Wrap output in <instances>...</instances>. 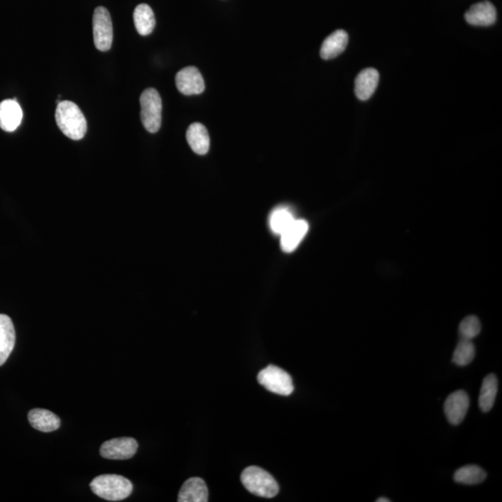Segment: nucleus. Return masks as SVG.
Returning <instances> with one entry per match:
<instances>
[{
  "mask_svg": "<svg viewBox=\"0 0 502 502\" xmlns=\"http://www.w3.org/2000/svg\"><path fill=\"white\" fill-rule=\"evenodd\" d=\"M243 486L248 491L258 497L271 498L279 491L278 482L268 471L257 466L246 468L241 474Z\"/></svg>",
  "mask_w": 502,
  "mask_h": 502,
  "instance_id": "3",
  "label": "nucleus"
},
{
  "mask_svg": "<svg viewBox=\"0 0 502 502\" xmlns=\"http://www.w3.org/2000/svg\"><path fill=\"white\" fill-rule=\"evenodd\" d=\"M470 407V400L464 391L451 393L444 405V414L451 425H458L464 420Z\"/></svg>",
  "mask_w": 502,
  "mask_h": 502,
  "instance_id": "9",
  "label": "nucleus"
},
{
  "mask_svg": "<svg viewBox=\"0 0 502 502\" xmlns=\"http://www.w3.org/2000/svg\"><path fill=\"white\" fill-rule=\"evenodd\" d=\"M90 489L98 497L110 501L125 500L131 494L132 484L127 478L117 474H103L90 483Z\"/></svg>",
  "mask_w": 502,
  "mask_h": 502,
  "instance_id": "2",
  "label": "nucleus"
},
{
  "mask_svg": "<svg viewBox=\"0 0 502 502\" xmlns=\"http://www.w3.org/2000/svg\"><path fill=\"white\" fill-rule=\"evenodd\" d=\"M186 139L191 149L197 155H206L209 150V135L205 126L193 123L186 132Z\"/></svg>",
  "mask_w": 502,
  "mask_h": 502,
  "instance_id": "18",
  "label": "nucleus"
},
{
  "mask_svg": "<svg viewBox=\"0 0 502 502\" xmlns=\"http://www.w3.org/2000/svg\"><path fill=\"white\" fill-rule=\"evenodd\" d=\"M486 478V473L482 468L476 465H467L459 468L454 474V480L457 483L464 485H477L484 482Z\"/></svg>",
  "mask_w": 502,
  "mask_h": 502,
  "instance_id": "21",
  "label": "nucleus"
},
{
  "mask_svg": "<svg viewBox=\"0 0 502 502\" xmlns=\"http://www.w3.org/2000/svg\"><path fill=\"white\" fill-rule=\"evenodd\" d=\"M498 393V378L489 374L484 378L479 395V407L483 413H489L494 405Z\"/></svg>",
  "mask_w": 502,
  "mask_h": 502,
  "instance_id": "20",
  "label": "nucleus"
},
{
  "mask_svg": "<svg viewBox=\"0 0 502 502\" xmlns=\"http://www.w3.org/2000/svg\"><path fill=\"white\" fill-rule=\"evenodd\" d=\"M209 490L205 481L200 477H192L183 484L178 496L179 502H207Z\"/></svg>",
  "mask_w": 502,
  "mask_h": 502,
  "instance_id": "13",
  "label": "nucleus"
},
{
  "mask_svg": "<svg viewBox=\"0 0 502 502\" xmlns=\"http://www.w3.org/2000/svg\"><path fill=\"white\" fill-rule=\"evenodd\" d=\"M380 75L374 68H366L361 71L354 82V93L360 101H368L377 89Z\"/></svg>",
  "mask_w": 502,
  "mask_h": 502,
  "instance_id": "11",
  "label": "nucleus"
},
{
  "mask_svg": "<svg viewBox=\"0 0 502 502\" xmlns=\"http://www.w3.org/2000/svg\"><path fill=\"white\" fill-rule=\"evenodd\" d=\"M134 25L141 36H148L154 31L155 26V14L150 6L138 5L133 13Z\"/></svg>",
  "mask_w": 502,
  "mask_h": 502,
  "instance_id": "19",
  "label": "nucleus"
},
{
  "mask_svg": "<svg viewBox=\"0 0 502 502\" xmlns=\"http://www.w3.org/2000/svg\"><path fill=\"white\" fill-rule=\"evenodd\" d=\"M28 420L33 428L43 432L56 431L61 425V420L57 415L41 408H35L30 411Z\"/></svg>",
  "mask_w": 502,
  "mask_h": 502,
  "instance_id": "17",
  "label": "nucleus"
},
{
  "mask_svg": "<svg viewBox=\"0 0 502 502\" xmlns=\"http://www.w3.org/2000/svg\"><path fill=\"white\" fill-rule=\"evenodd\" d=\"M93 38L97 50L107 52L113 43V23L109 11L104 7L95 9L92 19Z\"/></svg>",
  "mask_w": 502,
  "mask_h": 502,
  "instance_id": "6",
  "label": "nucleus"
},
{
  "mask_svg": "<svg viewBox=\"0 0 502 502\" xmlns=\"http://www.w3.org/2000/svg\"><path fill=\"white\" fill-rule=\"evenodd\" d=\"M465 20L471 26H490L497 20V10L491 2H479L466 11Z\"/></svg>",
  "mask_w": 502,
  "mask_h": 502,
  "instance_id": "10",
  "label": "nucleus"
},
{
  "mask_svg": "<svg viewBox=\"0 0 502 502\" xmlns=\"http://www.w3.org/2000/svg\"><path fill=\"white\" fill-rule=\"evenodd\" d=\"M138 443L131 437L114 438L101 446V455L108 459H129L137 452Z\"/></svg>",
  "mask_w": 502,
  "mask_h": 502,
  "instance_id": "7",
  "label": "nucleus"
},
{
  "mask_svg": "<svg viewBox=\"0 0 502 502\" xmlns=\"http://www.w3.org/2000/svg\"><path fill=\"white\" fill-rule=\"evenodd\" d=\"M23 111L16 99L5 100L0 103V128L7 132H13L21 125Z\"/></svg>",
  "mask_w": 502,
  "mask_h": 502,
  "instance_id": "12",
  "label": "nucleus"
},
{
  "mask_svg": "<svg viewBox=\"0 0 502 502\" xmlns=\"http://www.w3.org/2000/svg\"><path fill=\"white\" fill-rule=\"evenodd\" d=\"M57 125L62 133L71 140L82 139L87 132V121L80 108L73 102L61 101L55 111Z\"/></svg>",
  "mask_w": 502,
  "mask_h": 502,
  "instance_id": "1",
  "label": "nucleus"
},
{
  "mask_svg": "<svg viewBox=\"0 0 502 502\" xmlns=\"http://www.w3.org/2000/svg\"><path fill=\"white\" fill-rule=\"evenodd\" d=\"M175 81L177 89L185 95L200 94L205 89L202 75L194 66H188L179 71Z\"/></svg>",
  "mask_w": 502,
  "mask_h": 502,
  "instance_id": "8",
  "label": "nucleus"
},
{
  "mask_svg": "<svg viewBox=\"0 0 502 502\" xmlns=\"http://www.w3.org/2000/svg\"><path fill=\"white\" fill-rule=\"evenodd\" d=\"M309 225L305 219H295L281 234V248L285 252L295 251L307 234Z\"/></svg>",
  "mask_w": 502,
  "mask_h": 502,
  "instance_id": "15",
  "label": "nucleus"
},
{
  "mask_svg": "<svg viewBox=\"0 0 502 502\" xmlns=\"http://www.w3.org/2000/svg\"><path fill=\"white\" fill-rule=\"evenodd\" d=\"M459 334L462 339H471L476 338L481 332V323L474 315L464 318L459 324Z\"/></svg>",
  "mask_w": 502,
  "mask_h": 502,
  "instance_id": "24",
  "label": "nucleus"
},
{
  "mask_svg": "<svg viewBox=\"0 0 502 502\" xmlns=\"http://www.w3.org/2000/svg\"><path fill=\"white\" fill-rule=\"evenodd\" d=\"M290 210L285 207H279L272 213L270 217V227L273 232L281 236L295 221Z\"/></svg>",
  "mask_w": 502,
  "mask_h": 502,
  "instance_id": "22",
  "label": "nucleus"
},
{
  "mask_svg": "<svg viewBox=\"0 0 502 502\" xmlns=\"http://www.w3.org/2000/svg\"><path fill=\"white\" fill-rule=\"evenodd\" d=\"M349 37L344 30H337L324 39L320 50L321 58L332 60L336 58L347 49Z\"/></svg>",
  "mask_w": 502,
  "mask_h": 502,
  "instance_id": "16",
  "label": "nucleus"
},
{
  "mask_svg": "<svg viewBox=\"0 0 502 502\" xmlns=\"http://www.w3.org/2000/svg\"><path fill=\"white\" fill-rule=\"evenodd\" d=\"M258 381L261 386L276 395L288 396L293 393L294 386L290 375L273 365L258 372Z\"/></svg>",
  "mask_w": 502,
  "mask_h": 502,
  "instance_id": "5",
  "label": "nucleus"
},
{
  "mask_svg": "<svg viewBox=\"0 0 502 502\" xmlns=\"http://www.w3.org/2000/svg\"><path fill=\"white\" fill-rule=\"evenodd\" d=\"M141 119L150 133H155L161 127L162 100L158 90L147 89L141 95Z\"/></svg>",
  "mask_w": 502,
  "mask_h": 502,
  "instance_id": "4",
  "label": "nucleus"
},
{
  "mask_svg": "<svg viewBox=\"0 0 502 502\" xmlns=\"http://www.w3.org/2000/svg\"><path fill=\"white\" fill-rule=\"evenodd\" d=\"M476 356V348L470 339H462L455 349L453 354V362L457 366L469 365Z\"/></svg>",
  "mask_w": 502,
  "mask_h": 502,
  "instance_id": "23",
  "label": "nucleus"
},
{
  "mask_svg": "<svg viewBox=\"0 0 502 502\" xmlns=\"http://www.w3.org/2000/svg\"><path fill=\"white\" fill-rule=\"evenodd\" d=\"M376 501H377V502H390L391 501L389 500V498H378V500Z\"/></svg>",
  "mask_w": 502,
  "mask_h": 502,
  "instance_id": "25",
  "label": "nucleus"
},
{
  "mask_svg": "<svg viewBox=\"0 0 502 502\" xmlns=\"http://www.w3.org/2000/svg\"><path fill=\"white\" fill-rule=\"evenodd\" d=\"M16 334L13 321L6 315H0V366L4 365L13 351Z\"/></svg>",
  "mask_w": 502,
  "mask_h": 502,
  "instance_id": "14",
  "label": "nucleus"
}]
</instances>
